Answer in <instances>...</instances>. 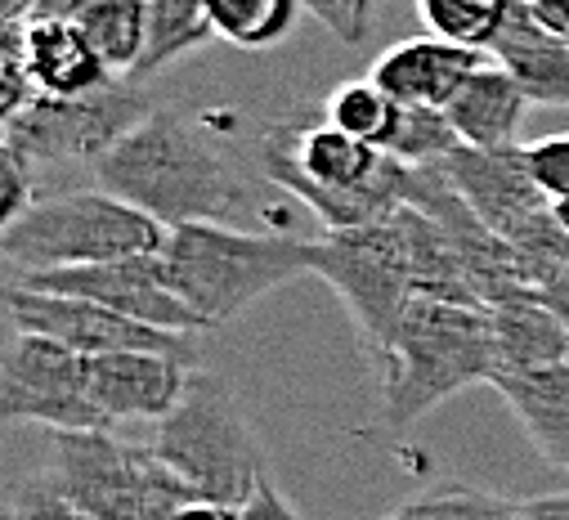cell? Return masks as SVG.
I'll list each match as a JSON object with an SVG mask.
<instances>
[{"mask_svg":"<svg viewBox=\"0 0 569 520\" xmlns=\"http://www.w3.org/2000/svg\"><path fill=\"white\" fill-rule=\"evenodd\" d=\"M94 180L167 229L242 224L256 211L247 180L229 167L211 130L176 108H162L144 126H134L94 167Z\"/></svg>","mask_w":569,"mask_h":520,"instance_id":"cell-1","label":"cell"},{"mask_svg":"<svg viewBox=\"0 0 569 520\" xmlns=\"http://www.w3.org/2000/svg\"><path fill=\"white\" fill-rule=\"evenodd\" d=\"M260 171L273 189L306 202L323 220V233L372 224L408 193L403 162L346 136L328 117L273 121L260 136Z\"/></svg>","mask_w":569,"mask_h":520,"instance_id":"cell-2","label":"cell"},{"mask_svg":"<svg viewBox=\"0 0 569 520\" xmlns=\"http://www.w3.org/2000/svg\"><path fill=\"white\" fill-rule=\"evenodd\" d=\"M498 341L489 306L412 297L381 368V422L412 427L467 386H493Z\"/></svg>","mask_w":569,"mask_h":520,"instance_id":"cell-3","label":"cell"},{"mask_svg":"<svg viewBox=\"0 0 569 520\" xmlns=\"http://www.w3.org/2000/svg\"><path fill=\"white\" fill-rule=\"evenodd\" d=\"M167 270L207 332L247 314L273 288L315 274V238L238 224H180L167 233Z\"/></svg>","mask_w":569,"mask_h":520,"instance_id":"cell-4","label":"cell"},{"mask_svg":"<svg viewBox=\"0 0 569 520\" xmlns=\"http://www.w3.org/2000/svg\"><path fill=\"white\" fill-rule=\"evenodd\" d=\"M167 233V224L108 189H77L37 198L19 220L0 229V251L10 260V274L23 279L162 251Z\"/></svg>","mask_w":569,"mask_h":520,"instance_id":"cell-5","label":"cell"},{"mask_svg":"<svg viewBox=\"0 0 569 520\" xmlns=\"http://www.w3.org/2000/svg\"><path fill=\"white\" fill-rule=\"evenodd\" d=\"M46 480L90 520H171L198 493L149 449L108 431H50Z\"/></svg>","mask_w":569,"mask_h":520,"instance_id":"cell-6","label":"cell"},{"mask_svg":"<svg viewBox=\"0 0 569 520\" xmlns=\"http://www.w3.org/2000/svg\"><path fill=\"white\" fill-rule=\"evenodd\" d=\"M149 449L207 502L242 507L264 480L260 444L229 396V386L211 372H193L184 400L153 422Z\"/></svg>","mask_w":569,"mask_h":520,"instance_id":"cell-7","label":"cell"},{"mask_svg":"<svg viewBox=\"0 0 569 520\" xmlns=\"http://www.w3.org/2000/svg\"><path fill=\"white\" fill-rule=\"evenodd\" d=\"M315 274L341 297L363 350L372 354V363L381 372L390 359V346H395V328H399L408 301L417 297L399 207L377 216L372 224L332 229V233L315 238Z\"/></svg>","mask_w":569,"mask_h":520,"instance_id":"cell-8","label":"cell"},{"mask_svg":"<svg viewBox=\"0 0 569 520\" xmlns=\"http://www.w3.org/2000/svg\"><path fill=\"white\" fill-rule=\"evenodd\" d=\"M153 112L158 108L134 77H112L77 99L37 94L23 112L6 121V153H14L32 176L63 162H86L94 171Z\"/></svg>","mask_w":569,"mask_h":520,"instance_id":"cell-9","label":"cell"},{"mask_svg":"<svg viewBox=\"0 0 569 520\" xmlns=\"http://www.w3.org/2000/svg\"><path fill=\"white\" fill-rule=\"evenodd\" d=\"M0 418L37 422L46 431H108L90 396V359L63 341L14 332L0 363Z\"/></svg>","mask_w":569,"mask_h":520,"instance_id":"cell-10","label":"cell"},{"mask_svg":"<svg viewBox=\"0 0 569 520\" xmlns=\"http://www.w3.org/2000/svg\"><path fill=\"white\" fill-rule=\"evenodd\" d=\"M6 314L14 323V332H37L50 341H63L68 350L99 359V354H117V350H162V354H184L198 363V341L193 332H167L153 323L126 319L99 301L86 297H54V292H37L23 283L6 288Z\"/></svg>","mask_w":569,"mask_h":520,"instance_id":"cell-11","label":"cell"},{"mask_svg":"<svg viewBox=\"0 0 569 520\" xmlns=\"http://www.w3.org/2000/svg\"><path fill=\"white\" fill-rule=\"evenodd\" d=\"M23 288L37 292H54V297H86L99 301L126 319L153 323L167 332H193L202 337L207 323L193 314V306L180 297L167 256L162 251H144V256H126V260H103V266H77V270H50V274H23L14 279Z\"/></svg>","mask_w":569,"mask_h":520,"instance_id":"cell-12","label":"cell"},{"mask_svg":"<svg viewBox=\"0 0 569 520\" xmlns=\"http://www.w3.org/2000/svg\"><path fill=\"white\" fill-rule=\"evenodd\" d=\"M440 171L458 184V193L471 202V211L507 242L529 233L551 211V198L529 176L525 144H511V149H467L462 144L440 162Z\"/></svg>","mask_w":569,"mask_h":520,"instance_id":"cell-13","label":"cell"},{"mask_svg":"<svg viewBox=\"0 0 569 520\" xmlns=\"http://www.w3.org/2000/svg\"><path fill=\"white\" fill-rule=\"evenodd\" d=\"M193 359L162 350H117L90 359V396L117 422H162L189 390Z\"/></svg>","mask_w":569,"mask_h":520,"instance_id":"cell-14","label":"cell"},{"mask_svg":"<svg viewBox=\"0 0 569 520\" xmlns=\"http://www.w3.org/2000/svg\"><path fill=\"white\" fill-rule=\"evenodd\" d=\"M489 63V50L453 46L440 37H408L390 46L372 63V81L395 99V103H421V108H449V99Z\"/></svg>","mask_w":569,"mask_h":520,"instance_id":"cell-15","label":"cell"},{"mask_svg":"<svg viewBox=\"0 0 569 520\" xmlns=\"http://www.w3.org/2000/svg\"><path fill=\"white\" fill-rule=\"evenodd\" d=\"M23 59L32 72L37 94L77 99L112 81L108 63L94 54L86 32L72 23V14H41L23 23Z\"/></svg>","mask_w":569,"mask_h":520,"instance_id":"cell-16","label":"cell"},{"mask_svg":"<svg viewBox=\"0 0 569 520\" xmlns=\"http://www.w3.org/2000/svg\"><path fill=\"white\" fill-rule=\"evenodd\" d=\"M489 54L520 81L529 103H538V108H569V41L551 37L529 14L525 0H516V6H511V19L498 32V41L489 46Z\"/></svg>","mask_w":569,"mask_h":520,"instance_id":"cell-17","label":"cell"},{"mask_svg":"<svg viewBox=\"0 0 569 520\" xmlns=\"http://www.w3.org/2000/svg\"><path fill=\"white\" fill-rule=\"evenodd\" d=\"M493 390L520 418L529 444L560 471H569V363L533 368V372H502Z\"/></svg>","mask_w":569,"mask_h":520,"instance_id":"cell-18","label":"cell"},{"mask_svg":"<svg viewBox=\"0 0 569 520\" xmlns=\"http://www.w3.org/2000/svg\"><path fill=\"white\" fill-rule=\"evenodd\" d=\"M525 108L529 94L520 90V81L498 59H489L480 72H471V81L449 99L445 112L467 149H511Z\"/></svg>","mask_w":569,"mask_h":520,"instance_id":"cell-19","label":"cell"},{"mask_svg":"<svg viewBox=\"0 0 569 520\" xmlns=\"http://www.w3.org/2000/svg\"><path fill=\"white\" fill-rule=\"evenodd\" d=\"M489 314H493V341H498V377L569 363V323L556 319L538 301V292L493 306Z\"/></svg>","mask_w":569,"mask_h":520,"instance_id":"cell-20","label":"cell"},{"mask_svg":"<svg viewBox=\"0 0 569 520\" xmlns=\"http://www.w3.org/2000/svg\"><path fill=\"white\" fill-rule=\"evenodd\" d=\"M216 37L220 32H216L207 0H149V37H144V54H139L130 77L144 86L149 77H158L162 68L202 50Z\"/></svg>","mask_w":569,"mask_h":520,"instance_id":"cell-21","label":"cell"},{"mask_svg":"<svg viewBox=\"0 0 569 520\" xmlns=\"http://www.w3.org/2000/svg\"><path fill=\"white\" fill-rule=\"evenodd\" d=\"M72 23L86 32L112 77H130L149 37V0H77Z\"/></svg>","mask_w":569,"mask_h":520,"instance_id":"cell-22","label":"cell"},{"mask_svg":"<svg viewBox=\"0 0 569 520\" xmlns=\"http://www.w3.org/2000/svg\"><path fill=\"white\" fill-rule=\"evenodd\" d=\"M220 41L238 50H269L297 28L306 0H207Z\"/></svg>","mask_w":569,"mask_h":520,"instance_id":"cell-23","label":"cell"},{"mask_svg":"<svg viewBox=\"0 0 569 520\" xmlns=\"http://www.w3.org/2000/svg\"><path fill=\"white\" fill-rule=\"evenodd\" d=\"M511 6L516 0H417V19L440 41L489 50L507 28Z\"/></svg>","mask_w":569,"mask_h":520,"instance_id":"cell-24","label":"cell"},{"mask_svg":"<svg viewBox=\"0 0 569 520\" xmlns=\"http://www.w3.org/2000/svg\"><path fill=\"white\" fill-rule=\"evenodd\" d=\"M453 149H462L458 130L445 108H421V103H399L395 130L381 153H390L403 167H440Z\"/></svg>","mask_w":569,"mask_h":520,"instance_id":"cell-25","label":"cell"},{"mask_svg":"<svg viewBox=\"0 0 569 520\" xmlns=\"http://www.w3.org/2000/svg\"><path fill=\"white\" fill-rule=\"evenodd\" d=\"M395 117H399V103H395L372 77L346 81V86L328 99V121L341 126L346 136L372 144V149H386L390 130H395Z\"/></svg>","mask_w":569,"mask_h":520,"instance_id":"cell-26","label":"cell"},{"mask_svg":"<svg viewBox=\"0 0 569 520\" xmlns=\"http://www.w3.org/2000/svg\"><path fill=\"white\" fill-rule=\"evenodd\" d=\"M520 502L485 493V489H436V493H421L403 507H395V520H507Z\"/></svg>","mask_w":569,"mask_h":520,"instance_id":"cell-27","label":"cell"},{"mask_svg":"<svg viewBox=\"0 0 569 520\" xmlns=\"http://www.w3.org/2000/svg\"><path fill=\"white\" fill-rule=\"evenodd\" d=\"M6 520H90V516H81V511L46 480V471H37V476H28L23 484L10 489Z\"/></svg>","mask_w":569,"mask_h":520,"instance_id":"cell-28","label":"cell"},{"mask_svg":"<svg viewBox=\"0 0 569 520\" xmlns=\"http://www.w3.org/2000/svg\"><path fill=\"white\" fill-rule=\"evenodd\" d=\"M529 158V176L547 198H565L569 193V130L565 136H542L533 144H525Z\"/></svg>","mask_w":569,"mask_h":520,"instance_id":"cell-29","label":"cell"},{"mask_svg":"<svg viewBox=\"0 0 569 520\" xmlns=\"http://www.w3.org/2000/svg\"><path fill=\"white\" fill-rule=\"evenodd\" d=\"M238 511H242V520H301V511H297L288 498H282V493L269 484V476L256 484V493H251Z\"/></svg>","mask_w":569,"mask_h":520,"instance_id":"cell-30","label":"cell"},{"mask_svg":"<svg viewBox=\"0 0 569 520\" xmlns=\"http://www.w3.org/2000/svg\"><path fill=\"white\" fill-rule=\"evenodd\" d=\"M529 14L551 32V37H565L569 41V0H525Z\"/></svg>","mask_w":569,"mask_h":520,"instance_id":"cell-31","label":"cell"},{"mask_svg":"<svg viewBox=\"0 0 569 520\" xmlns=\"http://www.w3.org/2000/svg\"><path fill=\"white\" fill-rule=\"evenodd\" d=\"M538 301H542L556 319H565V323H569V266H565L556 279H547V283L538 288Z\"/></svg>","mask_w":569,"mask_h":520,"instance_id":"cell-32","label":"cell"},{"mask_svg":"<svg viewBox=\"0 0 569 520\" xmlns=\"http://www.w3.org/2000/svg\"><path fill=\"white\" fill-rule=\"evenodd\" d=\"M171 520H242V511L229 507V502H207V498H198V502L180 507Z\"/></svg>","mask_w":569,"mask_h":520,"instance_id":"cell-33","label":"cell"},{"mask_svg":"<svg viewBox=\"0 0 569 520\" xmlns=\"http://www.w3.org/2000/svg\"><path fill=\"white\" fill-rule=\"evenodd\" d=\"M525 511H529L533 520H569V489H560V493H542V498H529V502H525Z\"/></svg>","mask_w":569,"mask_h":520,"instance_id":"cell-34","label":"cell"},{"mask_svg":"<svg viewBox=\"0 0 569 520\" xmlns=\"http://www.w3.org/2000/svg\"><path fill=\"white\" fill-rule=\"evenodd\" d=\"M551 216H556V224L569 233V193H565V198H551Z\"/></svg>","mask_w":569,"mask_h":520,"instance_id":"cell-35","label":"cell"},{"mask_svg":"<svg viewBox=\"0 0 569 520\" xmlns=\"http://www.w3.org/2000/svg\"><path fill=\"white\" fill-rule=\"evenodd\" d=\"M368 6H372V0H368Z\"/></svg>","mask_w":569,"mask_h":520,"instance_id":"cell-36","label":"cell"}]
</instances>
